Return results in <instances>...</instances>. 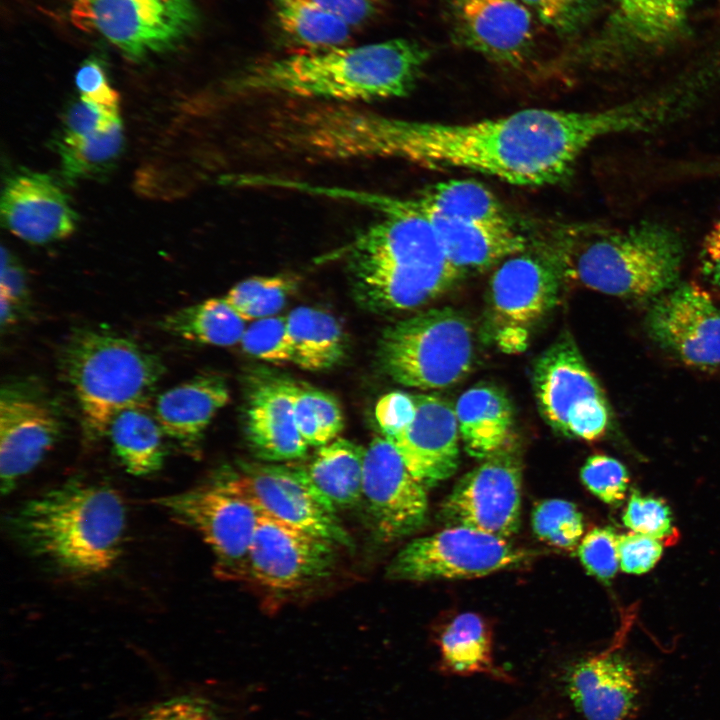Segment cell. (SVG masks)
Listing matches in <instances>:
<instances>
[{"label":"cell","instance_id":"1","mask_svg":"<svg viewBox=\"0 0 720 720\" xmlns=\"http://www.w3.org/2000/svg\"><path fill=\"white\" fill-rule=\"evenodd\" d=\"M656 120L649 100L598 111L529 108L468 123L408 120L348 106L336 115L331 138L341 160H403L543 186L566 179L594 141L653 128Z\"/></svg>","mask_w":720,"mask_h":720},{"label":"cell","instance_id":"2","mask_svg":"<svg viewBox=\"0 0 720 720\" xmlns=\"http://www.w3.org/2000/svg\"><path fill=\"white\" fill-rule=\"evenodd\" d=\"M373 201L383 216L358 233L345 254L358 304L375 313L414 309L463 275L447 258L417 199Z\"/></svg>","mask_w":720,"mask_h":720},{"label":"cell","instance_id":"3","mask_svg":"<svg viewBox=\"0 0 720 720\" xmlns=\"http://www.w3.org/2000/svg\"><path fill=\"white\" fill-rule=\"evenodd\" d=\"M429 51L404 39L303 50L248 66L234 88L250 95H281L336 103L408 96Z\"/></svg>","mask_w":720,"mask_h":720},{"label":"cell","instance_id":"4","mask_svg":"<svg viewBox=\"0 0 720 720\" xmlns=\"http://www.w3.org/2000/svg\"><path fill=\"white\" fill-rule=\"evenodd\" d=\"M125 526V506L117 491L81 480L32 498L9 519L11 535L30 555L80 577L115 564Z\"/></svg>","mask_w":720,"mask_h":720},{"label":"cell","instance_id":"5","mask_svg":"<svg viewBox=\"0 0 720 720\" xmlns=\"http://www.w3.org/2000/svg\"><path fill=\"white\" fill-rule=\"evenodd\" d=\"M59 364L79 405L88 440L107 435L122 410L147 406L165 372L156 354L103 328L74 331L62 347Z\"/></svg>","mask_w":720,"mask_h":720},{"label":"cell","instance_id":"6","mask_svg":"<svg viewBox=\"0 0 720 720\" xmlns=\"http://www.w3.org/2000/svg\"><path fill=\"white\" fill-rule=\"evenodd\" d=\"M577 232L568 268L590 289L641 300L677 285L685 248L671 227L646 220L624 229L591 226Z\"/></svg>","mask_w":720,"mask_h":720},{"label":"cell","instance_id":"7","mask_svg":"<svg viewBox=\"0 0 720 720\" xmlns=\"http://www.w3.org/2000/svg\"><path fill=\"white\" fill-rule=\"evenodd\" d=\"M473 353L469 322L449 307L429 309L388 326L377 347L383 372L420 390L459 382L471 369Z\"/></svg>","mask_w":720,"mask_h":720},{"label":"cell","instance_id":"8","mask_svg":"<svg viewBox=\"0 0 720 720\" xmlns=\"http://www.w3.org/2000/svg\"><path fill=\"white\" fill-rule=\"evenodd\" d=\"M154 503L201 536L214 556L218 577L248 578L250 547L263 514L237 488L230 473H220L181 493L158 497Z\"/></svg>","mask_w":720,"mask_h":720},{"label":"cell","instance_id":"9","mask_svg":"<svg viewBox=\"0 0 720 720\" xmlns=\"http://www.w3.org/2000/svg\"><path fill=\"white\" fill-rule=\"evenodd\" d=\"M67 5L74 27L132 60L176 48L199 21L193 0H67Z\"/></svg>","mask_w":720,"mask_h":720},{"label":"cell","instance_id":"10","mask_svg":"<svg viewBox=\"0 0 720 720\" xmlns=\"http://www.w3.org/2000/svg\"><path fill=\"white\" fill-rule=\"evenodd\" d=\"M533 387L540 414L555 432L594 441L607 431V400L569 334L560 336L537 358Z\"/></svg>","mask_w":720,"mask_h":720},{"label":"cell","instance_id":"11","mask_svg":"<svg viewBox=\"0 0 720 720\" xmlns=\"http://www.w3.org/2000/svg\"><path fill=\"white\" fill-rule=\"evenodd\" d=\"M534 554L465 526H449L415 538L390 561L386 576L397 581L473 578L518 568Z\"/></svg>","mask_w":720,"mask_h":720},{"label":"cell","instance_id":"12","mask_svg":"<svg viewBox=\"0 0 720 720\" xmlns=\"http://www.w3.org/2000/svg\"><path fill=\"white\" fill-rule=\"evenodd\" d=\"M527 248L502 261L490 279L491 322L506 351L525 347L530 329L556 305L566 266L565 253Z\"/></svg>","mask_w":720,"mask_h":720},{"label":"cell","instance_id":"13","mask_svg":"<svg viewBox=\"0 0 720 720\" xmlns=\"http://www.w3.org/2000/svg\"><path fill=\"white\" fill-rule=\"evenodd\" d=\"M522 464L511 441L462 476L443 501L440 518L508 538L520 524Z\"/></svg>","mask_w":720,"mask_h":720},{"label":"cell","instance_id":"14","mask_svg":"<svg viewBox=\"0 0 720 720\" xmlns=\"http://www.w3.org/2000/svg\"><path fill=\"white\" fill-rule=\"evenodd\" d=\"M237 488L261 511L286 524L349 546L351 540L336 509L314 488L302 467L245 465L231 474Z\"/></svg>","mask_w":720,"mask_h":720},{"label":"cell","instance_id":"15","mask_svg":"<svg viewBox=\"0 0 720 720\" xmlns=\"http://www.w3.org/2000/svg\"><path fill=\"white\" fill-rule=\"evenodd\" d=\"M362 499L376 536L384 543L414 533L427 520L426 487L384 436H376L365 449Z\"/></svg>","mask_w":720,"mask_h":720},{"label":"cell","instance_id":"16","mask_svg":"<svg viewBox=\"0 0 720 720\" xmlns=\"http://www.w3.org/2000/svg\"><path fill=\"white\" fill-rule=\"evenodd\" d=\"M336 546L330 540L262 515L250 547L248 576L273 591L305 588L331 573Z\"/></svg>","mask_w":720,"mask_h":720},{"label":"cell","instance_id":"17","mask_svg":"<svg viewBox=\"0 0 720 720\" xmlns=\"http://www.w3.org/2000/svg\"><path fill=\"white\" fill-rule=\"evenodd\" d=\"M646 322L654 341L686 365L720 367V308L699 286L684 283L662 294Z\"/></svg>","mask_w":720,"mask_h":720},{"label":"cell","instance_id":"18","mask_svg":"<svg viewBox=\"0 0 720 720\" xmlns=\"http://www.w3.org/2000/svg\"><path fill=\"white\" fill-rule=\"evenodd\" d=\"M54 405L28 383H8L0 393V474L2 494L43 459L60 437Z\"/></svg>","mask_w":720,"mask_h":720},{"label":"cell","instance_id":"19","mask_svg":"<svg viewBox=\"0 0 720 720\" xmlns=\"http://www.w3.org/2000/svg\"><path fill=\"white\" fill-rule=\"evenodd\" d=\"M451 30L458 44L488 60L516 67L533 45V21L519 0H448Z\"/></svg>","mask_w":720,"mask_h":720},{"label":"cell","instance_id":"20","mask_svg":"<svg viewBox=\"0 0 720 720\" xmlns=\"http://www.w3.org/2000/svg\"><path fill=\"white\" fill-rule=\"evenodd\" d=\"M415 413L396 435L387 438L411 473L427 488L450 478L460 459L455 408L431 394H413Z\"/></svg>","mask_w":720,"mask_h":720},{"label":"cell","instance_id":"21","mask_svg":"<svg viewBox=\"0 0 720 720\" xmlns=\"http://www.w3.org/2000/svg\"><path fill=\"white\" fill-rule=\"evenodd\" d=\"M1 216L11 233L32 244L70 236L77 219L60 186L49 175L37 172H22L8 179L1 197Z\"/></svg>","mask_w":720,"mask_h":720},{"label":"cell","instance_id":"22","mask_svg":"<svg viewBox=\"0 0 720 720\" xmlns=\"http://www.w3.org/2000/svg\"><path fill=\"white\" fill-rule=\"evenodd\" d=\"M293 382L271 378L255 384L248 395L245 413L247 441L257 457L285 462L306 455L294 417Z\"/></svg>","mask_w":720,"mask_h":720},{"label":"cell","instance_id":"23","mask_svg":"<svg viewBox=\"0 0 720 720\" xmlns=\"http://www.w3.org/2000/svg\"><path fill=\"white\" fill-rule=\"evenodd\" d=\"M567 688L586 720H625L637 697L632 666L608 652L577 663L568 674Z\"/></svg>","mask_w":720,"mask_h":720},{"label":"cell","instance_id":"24","mask_svg":"<svg viewBox=\"0 0 720 720\" xmlns=\"http://www.w3.org/2000/svg\"><path fill=\"white\" fill-rule=\"evenodd\" d=\"M229 399L224 378L214 374L197 375L159 395L154 415L164 435L193 451Z\"/></svg>","mask_w":720,"mask_h":720},{"label":"cell","instance_id":"25","mask_svg":"<svg viewBox=\"0 0 720 720\" xmlns=\"http://www.w3.org/2000/svg\"><path fill=\"white\" fill-rule=\"evenodd\" d=\"M424 211L447 258L462 274L487 269L528 247L527 239L515 224H482Z\"/></svg>","mask_w":720,"mask_h":720},{"label":"cell","instance_id":"26","mask_svg":"<svg viewBox=\"0 0 720 720\" xmlns=\"http://www.w3.org/2000/svg\"><path fill=\"white\" fill-rule=\"evenodd\" d=\"M455 413L469 456L484 460L511 441L513 408L500 388L489 384L469 388L458 398Z\"/></svg>","mask_w":720,"mask_h":720},{"label":"cell","instance_id":"27","mask_svg":"<svg viewBox=\"0 0 720 720\" xmlns=\"http://www.w3.org/2000/svg\"><path fill=\"white\" fill-rule=\"evenodd\" d=\"M365 449L343 438L320 446L302 467L314 488L337 510L362 499Z\"/></svg>","mask_w":720,"mask_h":720},{"label":"cell","instance_id":"28","mask_svg":"<svg viewBox=\"0 0 720 720\" xmlns=\"http://www.w3.org/2000/svg\"><path fill=\"white\" fill-rule=\"evenodd\" d=\"M438 644L442 669L448 673L510 679L495 665L489 626L476 613H461L453 618L441 632Z\"/></svg>","mask_w":720,"mask_h":720},{"label":"cell","instance_id":"29","mask_svg":"<svg viewBox=\"0 0 720 720\" xmlns=\"http://www.w3.org/2000/svg\"><path fill=\"white\" fill-rule=\"evenodd\" d=\"M107 435L125 470L134 476L158 471L165 458L164 432L147 406L122 410L111 421Z\"/></svg>","mask_w":720,"mask_h":720},{"label":"cell","instance_id":"30","mask_svg":"<svg viewBox=\"0 0 720 720\" xmlns=\"http://www.w3.org/2000/svg\"><path fill=\"white\" fill-rule=\"evenodd\" d=\"M293 362L304 370L323 371L337 365L346 350L339 322L313 307H297L286 317Z\"/></svg>","mask_w":720,"mask_h":720},{"label":"cell","instance_id":"31","mask_svg":"<svg viewBox=\"0 0 720 720\" xmlns=\"http://www.w3.org/2000/svg\"><path fill=\"white\" fill-rule=\"evenodd\" d=\"M417 200L426 211L451 219L490 225L514 224L497 197L471 179L436 183Z\"/></svg>","mask_w":720,"mask_h":720},{"label":"cell","instance_id":"32","mask_svg":"<svg viewBox=\"0 0 720 720\" xmlns=\"http://www.w3.org/2000/svg\"><path fill=\"white\" fill-rule=\"evenodd\" d=\"M162 329L183 339L215 346L241 341L245 321L224 298H211L167 314Z\"/></svg>","mask_w":720,"mask_h":720},{"label":"cell","instance_id":"33","mask_svg":"<svg viewBox=\"0 0 720 720\" xmlns=\"http://www.w3.org/2000/svg\"><path fill=\"white\" fill-rule=\"evenodd\" d=\"M281 31L305 50L344 46L351 25L310 0H273Z\"/></svg>","mask_w":720,"mask_h":720},{"label":"cell","instance_id":"34","mask_svg":"<svg viewBox=\"0 0 720 720\" xmlns=\"http://www.w3.org/2000/svg\"><path fill=\"white\" fill-rule=\"evenodd\" d=\"M616 19L640 42L670 39L687 23L698 0H613Z\"/></svg>","mask_w":720,"mask_h":720},{"label":"cell","instance_id":"35","mask_svg":"<svg viewBox=\"0 0 720 720\" xmlns=\"http://www.w3.org/2000/svg\"><path fill=\"white\" fill-rule=\"evenodd\" d=\"M61 171L68 180L87 178L112 166L123 146L121 120L100 133L56 142Z\"/></svg>","mask_w":720,"mask_h":720},{"label":"cell","instance_id":"36","mask_svg":"<svg viewBox=\"0 0 720 720\" xmlns=\"http://www.w3.org/2000/svg\"><path fill=\"white\" fill-rule=\"evenodd\" d=\"M297 428L308 446L320 447L338 438L344 427L338 401L329 393L293 382Z\"/></svg>","mask_w":720,"mask_h":720},{"label":"cell","instance_id":"37","mask_svg":"<svg viewBox=\"0 0 720 720\" xmlns=\"http://www.w3.org/2000/svg\"><path fill=\"white\" fill-rule=\"evenodd\" d=\"M297 288L290 275L255 276L233 286L223 297L244 320L271 317L280 311Z\"/></svg>","mask_w":720,"mask_h":720},{"label":"cell","instance_id":"38","mask_svg":"<svg viewBox=\"0 0 720 720\" xmlns=\"http://www.w3.org/2000/svg\"><path fill=\"white\" fill-rule=\"evenodd\" d=\"M532 528L543 542L559 549L573 551L584 536L583 516L572 502L547 499L535 505Z\"/></svg>","mask_w":720,"mask_h":720},{"label":"cell","instance_id":"39","mask_svg":"<svg viewBox=\"0 0 720 720\" xmlns=\"http://www.w3.org/2000/svg\"><path fill=\"white\" fill-rule=\"evenodd\" d=\"M622 521L631 531L662 543L678 538L669 506L662 499L642 495L637 490L629 496Z\"/></svg>","mask_w":720,"mask_h":720},{"label":"cell","instance_id":"40","mask_svg":"<svg viewBox=\"0 0 720 720\" xmlns=\"http://www.w3.org/2000/svg\"><path fill=\"white\" fill-rule=\"evenodd\" d=\"M241 345L248 354L274 364L293 362V346L284 317H267L245 329Z\"/></svg>","mask_w":720,"mask_h":720},{"label":"cell","instance_id":"41","mask_svg":"<svg viewBox=\"0 0 720 720\" xmlns=\"http://www.w3.org/2000/svg\"><path fill=\"white\" fill-rule=\"evenodd\" d=\"M580 476L586 488L606 504H619L627 494L628 471L619 460L611 456H590L581 468Z\"/></svg>","mask_w":720,"mask_h":720},{"label":"cell","instance_id":"42","mask_svg":"<svg viewBox=\"0 0 720 720\" xmlns=\"http://www.w3.org/2000/svg\"><path fill=\"white\" fill-rule=\"evenodd\" d=\"M618 536L611 527H595L581 539L577 553L586 571L604 583L610 582L619 567Z\"/></svg>","mask_w":720,"mask_h":720},{"label":"cell","instance_id":"43","mask_svg":"<svg viewBox=\"0 0 720 720\" xmlns=\"http://www.w3.org/2000/svg\"><path fill=\"white\" fill-rule=\"evenodd\" d=\"M539 19L560 34L578 30L591 16L592 0H520Z\"/></svg>","mask_w":720,"mask_h":720},{"label":"cell","instance_id":"44","mask_svg":"<svg viewBox=\"0 0 720 720\" xmlns=\"http://www.w3.org/2000/svg\"><path fill=\"white\" fill-rule=\"evenodd\" d=\"M139 720H226L210 700L196 695H179L148 708Z\"/></svg>","mask_w":720,"mask_h":720},{"label":"cell","instance_id":"45","mask_svg":"<svg viewBox=\"0 0 720 720\" xmlns=\"http://www.w3.org/2000/svg\"><path fill=\"white\" fill-rule=\"evenodd\" d=\"M663 543L637 532L618 536L617 548L619 567L629 574H643L650 571L663 553Z\"/></svg>","mask_w":720,"mask_h":720},{"label":"cell","instance_id":"46","mask_svg":"<svg viewBox=\"0 0 720 720\" xmlns=\"http://www.w3.org/2000/svg\"><path fill=\"white\" fill-rule=\"evenodd\" d=\"M80 99L108 112L119 113V94L109 83L104 66L97 59H87L75 75Z\"/></svg>","mask_w":720,"mask_h":720},{"label":"cell","instance_id":"47","mask_svg":"<svg viewBox=\"0 0 720 720\" xmlns=\"http://www.w3.org/2000/svg\"><path fill=\"white\" fill-rule=\"evenodd\" d=\"M63 120L60 139L70 140L105 131L120 121V117L119 113L108 112L80 99L69 106Z\"/></svg>","mask_w":720,"mask_h":720},{"label":"cell","instance_id":"48","mask_svg":"<svg viewBox=\"0 0 720 720\" xmlns=\"http://www.w3.org/2000/svg\"><path fill=\"white\" fill-rule=\"evenodd\" d=\"M415 401L413 394L401 391L389 392L376 403V422L385 438L396 435L413 418Z\"/></svg>","mask_w":720,"mask_h":720},{"label":"cell","instance_id":"49","mask_svg":"<svg viewBox=\"0 0 720 720\" xmlns=\"http://www.w3.org/2000/svg\"><path fill=\"white\" fill-rule=\"evenodd\" d=\"M0 281V299L17 310L28 298L25 274L22 267L16 263L13 256L4 247L2 248Z\"/></svg>","mask_w":720,"mask_h":720},{"label":"cell","instance_id":"50","mask_svg":"<svg viewBox=\"0 0 720 720\" xmlns=\"http://www.w3.org/2000/svg\"><path fill=\"white\" fill-rule=\"evenodd\" d=\"M699 262L703 277L720 290V220L715 222L706 233L700 250Z\"/></svg>","mask_w":720,"mask_h":720},{"label":"cell","instance_id":"51","mask_svg":"<svg viewBox=\"0 0 720 720\" xmlns=\"http://www.w3.org/2000/svg\"><path fill=\"white\" fill-rule=\"evenodd\" d=\"M321 8L341 17L352 27L363 24L376 11V0H310Z\"/></svg>","mask_w":720,"mask_h":720},{"label":"cell","instance_id":"52","mask_svg":"<svg viewBox=\"0 0 720 720\" xmlns=\"http://www.w3.org/2000/svg\"><path fill=\"white\" fill-rule=\"evenodd\" d=\"M275 118H276V117H275ZM274 120H275V119H274ZM273 122H274V121H273ZM272 130H273V124H272ZM271 138H272V132H271ZM272 141H273V139H272ZM273 144H274V143H273Z\"/></svg>","mask_w":720,"mask_h":720}]
</instances>
